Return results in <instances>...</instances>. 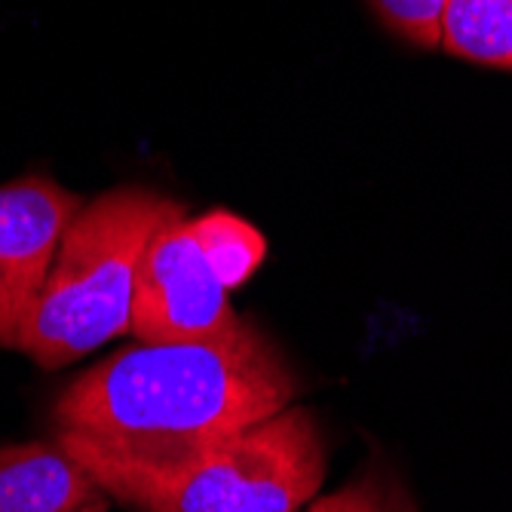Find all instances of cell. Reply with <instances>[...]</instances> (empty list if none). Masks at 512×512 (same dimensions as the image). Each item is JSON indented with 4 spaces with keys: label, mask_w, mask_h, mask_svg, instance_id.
<instances>
[{
    "label": "cell",
    "mask_w": 512,
    "mask_h": 512,
    "mask_svg": "<svg viewBox=\"0 0 512 512\" xmlns=\"http://www.w3.org/2000/svg\"><path fill=\"white\" fill-rule=\"evenodd\" d=\"M350 512H414V506L396 485L365 479V482L353 485V509Z\"/></svg>",
    "instance_id": "cell-10"
},
{
    "label": "cell",
    "mask_w": 512,
    "mask_h": 512,
    "mask_svg": "<svg viewBox=\"0 0 512 512\" xmlns=\"http://www.w3.org/2000/svg\"><path fill=\"white\" fill-rule=\"evenodd\" d=\"M295 396L292 368L258 329L234 347L138 341L71 381L53 421L114 439L203 436L267 421Z\"/></svg>",
    "instance_id": "cell-2"
},
{
    "label": "cell",
    "mask_w": 512,
    "mask_h": 512,
    "mask_svg": "<svg viewBox=\"0 0 512 512\" xmlns=\"http://www.w3.org/2000/svg\"><path fill=\"white\" fill-rule=\"evenodd\" d=\"M77 512H108V500H105V494H99V497H92L83 509H77Z\"/></svg>",
    "instance_id": "cell-12"
},
{
    "label": "cell",
    "mask_w": 512,
    "mask_h": 512,
    "mask_svg": "<svg viewBox=\"0 0 512 512\" xmlns=\"http://www.w3.org/2000/svg\"><path fill=\"white\" fill-rule=\"evenodd\" d=\"M96 485L142 512H298L325 479V448L307 408L203 436L114 439L59 430Z\"/></svg>",
    "instance_id": "cell-1"
},
{
    "label": "cell",
    "mask_w": 512,
    "mask_h": 512,
    "mask_svg": "<svg viewBox=\"0 0 512 512\" xmlns=\"http://www.w3.org/2000/svg\"><path fill=\"white\" fill-rule=\"evenodd\" d=\"M102 488L59 442L0 448V512H77Z\"/></svg>",
    "instance_id": "cell-6"
},
{
    "label": "cell",
    "mask_w": 512,
    "mask_h": 512,
    "mask_svg": "<svg viewBox=\"0 0 512 512\" xmlns=\"http://www.w3.org/2000/svg\"><path fill=\"white\" fill-rule=\"evenodd\" d=\"M387 31L417 50H439L442 13L448 0H368Z\"/></svg>",
    "instance_id": "cell-9"
},
{
    "label": "cell",
    "mask_w": 512,
    "mask_h": 512,
    "mask_svg": "<svg viewBox=\"0 0 512 512\" xmlns=\"http://www.w3.org/2000/svg\"><path fill=\"white\" fill-rule=\"evenodd\" d=\"M350 509H353V485L344 488V491L335 494V497L319 500V503L313 506V512H350Z\"/></svg>",
    "instance_id": "cell-11"
},
{
    "label": "cell",
    "mask_w": 512,
    "mask_h": 512,
    "mask_svg": "<svg viewBox=\"0 0 512 512\" xmlns=\"http://www.w3.org/2000/svg\"><path fill=\"white\" fill-rule=\"evenodd\" d=\"M439 50L482 68L512 71V0H448Z\"/></svg>",
    "instance_id": "cell-7"
},
{
    "label": "cell",
    "mask_w": 512,
    "mask_h": 512,
    "mask_svg": "<svg viewBox=\"0 0 512 512\" xmlns=\"http://www.w3.org/2000/svg\"><path fill=\"white\" fill-rule=\"evenodd\" d=\"M80 197L46 175L0 184V347H16Z\"/></svg>",
    "instance_id": "cell-5"
},
{
    "label": "cell",
    "mask_w": 512,
    "mask_h": 512,
    "mask_svg": "<svg viewBox=\"0 0 512 512\" xmlns=\"http://www.w3.org/2000/svg\"><path fill=\"white\" fill-rule=\"evenodd\" d=\"M129 332L142 344H243L255 329L227 301V289L191 234V218H169L135 279Z\"/></svg>",
    "instance_id": "cell-4"
},
{
    "label": "cell",
    "mask_w": 512,
    "mask_h": 512,
    "mask_svg": "<svg viewBox=\"0 0 512 512\" xmlns=\"http://www.w3.org/2000/svg\"><path fill=\"white\" fill-rule=\"evenodd\" d=\"M181 212L151 188H114L80 206L16 350L40 368H62L129 332L138 267L157 230Z\"/></svg>",
    "instance_id": "cell-3"
},
{
    "label": "cell",
    "mask_w": 512,
    "mask_h": 512,
    "mask_svg": "<svg viewBox=\"0 0 512 512\" xmlns=\"http://www.w3.org/2000/svg\"><path fill=\"white\" fill-rule=\"evenodd\" d=\"M191 234L203 255L209 258L224 289L243 286L267 255V243L258 230L249 221L221 209L191 218Z\"/></svg>",
    "instance_id": "cell-8"
}]
</instances>
